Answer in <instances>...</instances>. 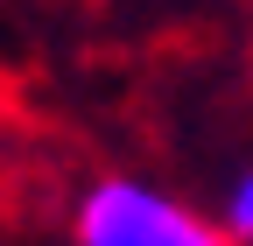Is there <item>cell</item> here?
<instances>
[{
    "instance_id": "2",
    "label": "cell",
    "mask_w": 253,
    "mask_h": 246,
    "mask_svg": "<svg viewBox=\"0 0 253 246\" xmlns=\"http://www.w3.org/2000/svg\"><path fill=\"white\" fill-rule=\"evenodd\" d=\"M218 225H225L232 246H253V162L225 183V197H218Z\"/></svg>"
},
{
    "instance_id": "1",
    "label": "cell",
    "mask_w": 253,
    "mask_h": 246,
    "mask_svg": "<svg viewBox=\"0 0 253 246\" xmlns=\"http://www.w3.org/2000/svg\"><path fill=\"white\" fill-rule=\"evenodd\" d=\"M71 246H232L218 211L183 204L148 176H99L71 211Z\"/></svg>"
}]
</instances>
